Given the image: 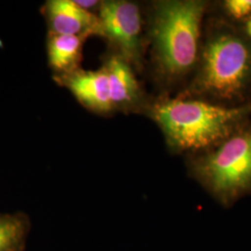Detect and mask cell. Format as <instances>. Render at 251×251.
I'll use <instances>...</instances> for the list:
<instances>
[{"mask_svg": "<svg viewBox=\"0 0 251 251\" xmlns=\"http://www.w3.org/2000/svg\"><path fill=\"white\" fill-rule=\"evenodd\" d=\"M212 9L224 18L239 25H244L251 19V0L212 2Z\"/></svg>", "mask_w": 251, "mask_h": 251, "instance_id": "8fae6325", "label": "cell"}, {"mask_svg": "<svg viewBox=\"0 0 251 251\" xmlns=\"http://www.w3.org/2000/svg\"><path fill=\"white\" fill-rule=\"evenodd\" d=\"M179 96L237 107L251 103V41L242 25L212 9L207 14L197 69Z\"/></svg>", "mask_w": 251, "mask_h": 251, "instance_id": "6da1fadb", "label": "cell"}, {"mask_svg": "<svg viewBox=\"0 0 251 251\" xmlns=\"http://www.w3.org/2000/svg\"><path fill=\"white\" fill-rule=\"evenodd\" d=\"M212 2L160 0L149 13L148 41L152 73L162 89L183 90L197 69L203 28Z\"/></svg>", "mask_w": 251, "mask_h": 251, "instance_id": "7a4b0ae2", "label": "cell"}, {"mask_svg": "<svg viewBox=\"0 0 251 251\" xmlns=\"http://www.w3.org/2000/svg\"><path fill=\"white\" fill-rule=\"evenodd\" d=\"M56 78L68 88L86 107L99 114H108L114 111L110 99L107 74L103 66L97 71L78 69L66 75H57Z\"/></svg>", "mask_w": 251, "mask_h": 251, "instance_id": "ba28073f", "label": "cell"}, {"mask_svg": "<svg viewBox=\"0 0 251 251\" xmlns=\"http://www.w3.org/2000/svg\"><path fill=\"white\" fill-rule=\"evenodd\" d=\"M159 126L170 150L194 155L225 142L251 118V103L227 107L203 100L162 94L144 112Z\"/></svg>", "mask_w": 251, "mask_h": 251, "instance_id": "3957f363", "label": "cell"}, {"mask_svg": "<svg viewBox=\"0 0 251 251\" xmlns=\"http://www.w3.org/2000/svg\"><path fill=\"white\" fill-rule=\"evenodd\" d=\"M86 39L83 36L50 34L48 58L50 65L58 73V75L79 69L83 44Z\"/></svg>", "mask_w": 251, "mask_h": 251, "instance_id": "9c48e42d", "label": "cell"}, {"mask_svg": "<svg viewBox=\"0 0 251 251\" xmlns=\"http://www.w3.org/2000/svg\"><path fill=\"white\" fill-rule=\"evenodd\" d=\"M100 21L103 37L118 50V55L135 69L143 67L144 21L140 6L126 0L101 2Z\"/></svg>", "mask_w": 251, "mask_h": 251, "instance_id": "5b68a950", "label": "cell"}, {"mask_svg": "<svg viewBox=\"0 0 251 251\" xmlns=\"http://www.w3.org/2000/svg\"><path fill=\"white\" fill-rule=\"evenodd\" d=\"M103 67L113 109L144 114L150 100L146 99L132 66L117 54L110 57Z\"/></svg>", "mask_w": 251, "mask_h": 251, "instance_id": "8992f818", "label": "cell"}, {"mask_svg": "<svg viewBox=\"0 0 251 251\" xmlns=\"http://www.w3.org/2000/svg\"><path fill=\"white\" fill-rule=\"evenodd\" d=\"M242 26L244 30H245V32H246V34L248 35L251 41V19H250Z\"/></svg>", "mask_w": 251, "mask_h": 251, "instance_id": "7c38bea8", "label": "cell"}, {"mask_svg": "<svg viewBox=\"0 0 251 251\" xmlns=\"http://www.w3.org/2000/svg\"><path fill=\"white\" fill-rule=\"evenodd\" d=\"M187 164L192 177L225 206L251 195V118L215 148L188 155Z\"/></svg>", "mask_w": 251, "mask_h": 251, "instance_id": "277c9868", "label": "cell"}, {"mask_svg": "<svg viewBox=\"0 0 251 251\" xmlns=\"http://www.w3.org/2000/svg\"><path fill=\"white\" fill-rule=\"evenodd\" d=\"M29 223L23 214H0V251H24Z\"/></svg>", "mask_w": 251, "mask_h": 251, "instance_id": "30bf717a", "label": "cell"}, {"mask_svg": "<svg viewBox=\"0 0 251 251\" xmlns=\"http://www.w3.org/2000/svg\"><path fill=\"white\" fill-rule=\"evenodd\" d=\"M44 12L50 34L86 38L90 36H103L99 17L82 9L75 1H49L46 4Z\"/></svg>", "mask_w": 251, "mask_h": 251, "instance_id": "52a82bcc", "label": "cell"}]
</instances>
